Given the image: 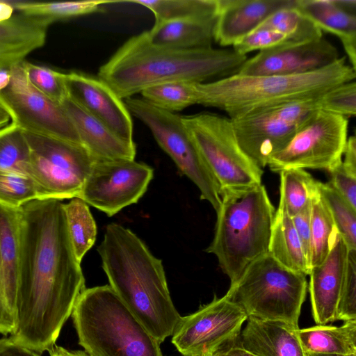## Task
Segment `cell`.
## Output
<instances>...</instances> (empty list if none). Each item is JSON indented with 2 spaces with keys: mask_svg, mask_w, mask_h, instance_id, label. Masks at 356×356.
Here are the masks:
<instances>
[{
  "mask_svg": "<svg viewBox=\"0 0 356 356\" xmlns=\"http://www.w3.org/2000/svg\"><path fill=\"white\" fill-rule=\"evenodd\" d=\"M17 323L10 338L39 355L56 343L85 278L69 236L63 202L34 200L20 208Z\"/></svg>",
  "mask_w": 356,
  "mask_h": 356,
  "instance_id": "1",
  "label": "cell"
},
{
  "mask_svg": "<svg viewBox=\"0 0 356 356\" xmlns=\"http://www.w3.org/2000/svg\"><path fill=\"white\" fill-rule=\"evenodd\" d=\"M247 56L212 47L176 49L152 44L145 31L127 40L99 69L97 77L122 99L174 82L207 83L239 72Z\"/></svg>",
  "mask_w": 356,
  "mask_h": 356,
  "instance_id": "2",
  "label": "cell"
},
{
  "mask_svg": "<svg viewBox=\"0 0 356 356\" xmlns=\"http://www.w3.org/2000/svg\"><path fill=\"white\" fill-rule=\"evenodd\" d=\"M109 286L159 343L171 335L181 316L168 287L162 261L131 229L108 224L97 248Z\"/></svg>",
  "mask_w": 356,
  "mask_h": 356,
  "instance_id": "3",
  "label": "cell"
},
{
  "mask_svg": "<svg viewBox=\"0 0 356 356\" xmlns=\"http://www.w3.org/2000/svg\"><path fill=\"white\" fill-rule=\"evenodd\" d=\"M339 58L332 64L296 75L238 74L197 83L198 102L224 111L234 119L253 109L296 99L314 97L339 84L352 81L355 71Z\"/></svg>",
  "mask_w": 356,
  "mask_h": 356,
  "instance_id": "4",
  "label": "cell"
},
{
  "mask_svg": "<svg viewBox=\"0 0 356 356\" xmlns=\"http://www.w3.org/2000/svg\"><path fill=\"white\" fill-rule=\"evenodd\" d=\"M213 238L205 250L214 254L234 284L254 260L268 253L275 210L259 185L222 190Z\"/></svg>",
  "mask_w": 356,
  "mask_h": 356,
  "instance_id": "5",
  "label": "cell"
},
{
  "mask_svg": "<svg viewBox=\"0 0 356 356\" xmlns=\"http://www.w3.org/2000/svg\"><path fill=\"white\" fill-rule=\"evenodd\" d=\"M71 315L79 343L90 356H163L161 343L109 285L86 288Z\"/></svg>",
  "mask_w": 356,
  "mask_h": 356,
  "instance_id": "6",
  "label": "cell"
},
{
  "mask_svg": "<svg viewBox=\"0 0 356 356\" xmlns=\"http://www.w3.org/2000/svg\"><path fill=\"white\" fill-rule=\"evenodd\" d=\"M307 289L306 275L267 253L252 262L225 295L248 317L283 322L296 330Z\"/></svg>",
  "mask_w": 356,
  "mask_h": 356,
  "instance_id": "7",
  "label": "cell"
},
{
  "mask_svg": "<svg viewBox=\"0 0 356 356\" xmlns=\"http://www.w3.org/2000/svg\"><path fill=\"white\" fill-rule=\"evenodd\" d=\"M321 95L259 107L231 119L240 147L263 170L270 158L321 110Z\"/></svg>",
  "mask_w": 356,
  "mask_h": 356,
  "instance_id": "8",
  "label": "cell"
},
{
  "mask_svg": "<svg viewBox=\"0 0 356 356\" xmlns=\"http://www.w3.org/2000/svg\"><path fill=\"white\" fill-rule=\"evenodd\" d=\"M125 105L131 115L150 130L161 148L172 159L216 212L221 204L220 186L193 141L181 115L159 108L143 98L129 97Z\"/></svg>",
  "mask_w": 356,
  "mask_h": 356,
  "instance_id": "9",
  "label": "cell"
},
{
  "mask_svg": "<svg viewBox=\"0 0 356 356\" xmlns=\"http://www.w3.org/2000/svg\"><path fill=\"white\" fill-rule=\"evenodd\" d=\"M182 118L221 191L242 189L261 184L263 170L240 147L230 118L211 113Z\"/></svg>",
  "mask_w": 356,
  "mask_h": 356,
  "instance_id": "10",
  "label": "cell"
},
{
  "mask_svg": "<svg viewBox=\"0 0 356 356\" xmlns=\"http://www.w3.org/2000/svg\"><path fill=\"white\" fill-rule=\"evenodd\" d=\"M23 132L30 149L29 176L39 200L77 197L95 160L81 145Z\"/></svg>",
  "mask_w": 356,
  "mask_h": 356,
  "instance_id": "11",
  "label": "cell"
},
{
  "mask_svg": "<svg viewBox=\"0 0 356 356\" xmlns=\"http://www.w3.org/2000/svg\"><path fill=\"white\" fill-rule=\"evenodd\" d=\"M24 61L9 69L10 81L0 92V105L10 115L11 123L24 132L81 145L76 130L62 106L31 85Z\"/></svg>",
  "mask_w": 356,
  "mask_h": 356,
  "instance_id": "12",
  "label": "cell"
},
{
  "mask_svg": "<svg viewBox=\"0 0 356 356\" xmlns=\"http://www.w3.org/2000/svg\"><path fill=\"white\" fill-rule=\"evenodd\" d=\"M348 127L347 118L319 110L270 158L268 165L277 172L288 168L328 171L342 160Z\"/></svg>",
  "mask_w": 356,
  "mask_h": 356,
  "instance_id": "13",
  "label": "cell"
},
{
  "mask_svg": "<svg viewBox=\"0 0 356 356\" xmlns=\"http://www.w3.org/2000/svg\"><path fill=\"white\" fill-rule=\"evenodd\" d=\"M248 316L226 295L180 318L172 343L183 356H211L237 341Z\"/></svg>",
  "mask_w": 356,
  "mask_h": 356,
  "instance_id": "14",
  "label": "cell"
},
{
  "mask_svg": "<svg viewBox=\"0 0 356 356\" xmlns=\"http://www.w3.org/2000/svg\"><path fill=\"white\" fill-rule=\"evenodd\" d=\"M154 177V169L135 159L95 160L77 197L113 216L136 204Z\"/></svg>",
  "mask_w": 356,
  "mask_h": 356,
  "instance_id": "15",
  "label": "cell"
},
{
  "mask_svg": "<svg viewBox=\"0 0 356 356\" xmlns=\"http://www.w3.org/2000/svg\"><path fill=\"white\" fill-rule=\"evenodd\" d=\"M339 58L337 48L325 38L286 42L259 51L248 58L238 74L296 75L325 67Z\"/></svg>",
  "mask_w": 356,
  "mask_h": 356,
  "instance_id": "16",
  "label": "cell"
},
{
  "mask_svg": "<svg viewBox=\"0 0 356 356\" xmlns=\"http://www.w3.org/2000/svg\"><path fill=\"white\" fill-rule=\"evenodd\" d=\"M67 96L125 140L133 142L131 115L103 81L77 72L63 73Z\"/></svg>",
  "mask_w": 356,
  "mask_h": 356,
  "instance_id": "17",
  "label": "cell"
},
{
  "mask_svg": "<svg viewBox=\"0 0 356 356\" xmlns=\"http://www.w3.org/2000/svg\"><path fill=\"white\" fill-rule=\"evenodd\" d=\"M20 223V209L0 205V333L4 335L16 328Z\"/></svg>",
  "mask_w": 356,
  "mask_h": 356,
  "instance_id": "18",
  "label": "cell"
},
{
  "mask_svg": "<svg viewBox=\"0 0 356 356\" xmlns=\"http://www.w3.org/2000/svg\"><path fill=\"white\" fill-rule=\"evenodd\" d=\"M348 251L344 240L338 234L325 259L310 270L309 292L313 318L317 325L336 321Z\"/></svg>",
  "mask_w": 356,
  "mask_h": 356,
  "instance_id": "19",
  "label": "cell"
},
{
  "mask_svg": "<svg viewBox=\"0 0 356 356\" xmlns=\"http://www.w3.org/2000/svg\"><path fill=\"white\" fill-rule=\"evenodd\" d=\"M296 0H218L214 40L234 45L259 26L270 15L291 6Z\"/></svg>",
  "mask_w": 356,
  "mask_h": 356,
  "instance_id": "20",
  "label": "cell"
},
{
  "mask_svg": "<svg viewBox=\"0 0 356 356\" xmlns=\"http://www.w3.org/2000/svg\"><path fill=\"white\" fill-rule=\"evenodd\" d=\"M78 134L81 145L95 160L135 159L136 144L115 134L68 96L60 104Z\"/></svg>",
  "mask_w": 356,
  "mask_h": 356,
  "instance_id": "21",
  "label": "cell"
},
{
  "mask_svg": "<svg viewBox=\"0 0 356 356\" xmlns=\"http://www.w3.org/2000/svg\"><path fill=\"white\" fill-rule=\"evenodd\" d=\"M53 22L40 16L16 12L0 23V70L10 69L42 47Z\"/></svg>",
  "mask_w": 356,
  "mask_h": 356,
  "instance_id": "22",
  "label": "cell"
},
{
  "mask_svg": "<svg viewBox=\"0 0 356 356\" xmlns=\"http://www.w3.org/2000/svg\"><path fill=\"white\" fill-rule=\"evenodd\" d=\"M238 337L239 346L255 356H305L295 329L274 321L248 317Z\"/></svg>",
  "mask_w": 356,
  "mask_h": 356,
  "instance_id": "23",
  "label": "cell"
},
{
  "mask_svg": "<svg viewBox=\"0 0 356 356\" xmlns=\"http://www.w3.org/2000/svg\"><path fill=\"white\" fill-rule=\"evenodd\" d=\"M216 17L190 18L154 23L145 34L155 46L190 49L212 47Z\"/></svg>",
  "mask_w": 356,
  "mask_h": 356,
  "instance_id": "24",
  "label": "cell"
},
{
  "mask_svg": "<svg viewBox=\"0 0 356 356\" xmlns=\"http://www.w3.org/2000/svg\"><path fill=\"white\" fill-rule=\"evenodd\" d=\"M295 7L321 31L339 38L356 71V15L341 9L334 0H296Z\"/></svg>",
  "mask_w": 356,
  "mask_h": 356,
  "instance_id": "25",
  "label": "cell"
},
{
  "mask_svg": "<svg viewBox=\"0 0 356 356\" xmlns=\"http://www.w3.org/2000/svg\"><path fill=\"white\" fill-rule=\"evenodd\" d=\"M295 332L305 353L356 354V319L341 326L316 325Z\"/></svg>",
  "mask_w": 356,
  "mask_h": 356,
  "instance_id": "26",
  "label": "cell"
},
{
  "mask_svg": "<svg viewBox=\"0 0 356 356\" xmlns=\"http://www.w3.org/2000/svg\"><path fill=\"white\" fill-rule=\"evenodd\" d=\"M268 253L285 268L309 275V267L292 219L282 209L275 211Z\"/></svg>",
  "mask_w": 356,
  "mask_h": 356,
  "instance_id": "27",
  "label": "cell"
},
{
  "mask_svg": "<svg viewBox=\"0 0 356 356\" xmlns=\"http://www.w3.org/2000/svg\"><path fill=\"white\" fill-rule=\"evenodd\" d=\"M279 172L280 200L278 208L292 218L310 204L318 193V181L301 168H288Z\"/></svg>",
  "mask_w": 356,
  "mask_h": 356,
  "instance_id": "28",
  "label": "cell"
},
{
  "mask_svg": "<svg viewBox=\"0 0 356 356\" xmlns=\"http://www.w3.org/2000/svg\"><path fill=\"white\" fill-rule=\"evenodd\" d=\"M143 6L154 15L155 23L190 18L216 17L218 0H129L118 3Z\"/></svg>",
  "mask_w": 356,
  "mask_h": 356,
  "instance_id": "29",
  "label": "cell"
},
{
  "mask_svg": "<svg viewBox=\"0 0 356 356\" xmlns=\"http://www.w3.org/2000/svg\"><path fill=\"white\" fill-rule=\"evenodd\" d=\"M63 209L69 236L77 259L81 260L93 246L97 237V225L88 205L79 197L64 204Z\"/></svg>",
  "mask_w": 356,
  "mask_h": 356,
  "instance_id": "30",
  "label": "cell"
},
{
  "mask_svg": "<svg viewBox=\"0 0 356 356\" xmlns=\"http://www.w3.org/2000/svg\"><path fill=\"white\" fill-rule=\"evenodd\" d=\"M118 1H77L60 2L14 1L16 12L50 19L53 22L105 10V5Z\"/></svg>",
  "mask_w": 356,
  "mask_h": 356,
  "instance_id": "31",
  "label": "cell"
},
{
  "mask_svg": "<svg viewBox=\"0 0 356 356\" xmlns=\"http://www.w3.org/2000/svg\"><path fill=\"white\" fill-rule=\"evenodd\" d=\"M310 219L312 269L325 259L339 233L319 193L312 200Z\"/></svg>",
  "mask_w": 356,
  "mask_h": 356,
  "instance_id": "32",
  "label": "cell"
},
{
  "mask_svg": "<svg viewBox=\"0 0 356 356\" xmlns=\"http://www.w3.org/2000/svg\"><path fill=\"white\" fill-rule=\"evenodd\" d=\"M30 149L23 131L13 123L0 129V173L29 176Z\"/></svg>",
  "mask_w": 356,
  "mask_h": 356,
  "instance_id": "33",
  "label": "cell"
},
{
  "mask_svg": "<svg viewBox=\"0 0 356 356\" xmlns=\"http://www.w3.org/2000/svg\"><path fill=\"white\" fill-rule=\"evenodd\" d=\"M295 3L280 9L261 25L284 35L288 42H302L323 37L322 31L295 7Z\"/></svg>",
  "mask_w": 356,
  "mask_h": 356,
  "instance_id": "34",
  "label": "cell"
},
{
  "mask_svg": "<svg viewBox=\"0 0 356 356\" xmlns=\"http://www.w3.org/2000/svg\"><path fill=\"white\" fill-rule=\"evenodd\" d=\"M197 83L174 82L165 83L145 90L140 94L143 99L154 106L175 113L197 104Z\"/></svg>",
  "mask_w": 356,
  "mask_h": 356,
  "instance_id": "35",
  "label": "cell"
},
{
  "mask_svg": "<svg viewBox=\"0 0 356 356\" xmlns=\"http://www.w3.org/2000/svg\"><path fill=\"white\" fill-rule=\"evenodd\" d=\"M319 195L349 250H356V209L328 182H318Z\"/></svg>",
  "mask_w": 356,
  "mask_h": 356,
  "instance_id": "36",
  "label": "cell"
},
{
  "mask_svg": "<svg viewBox=\"0 0 356 356\" xmlns=\"http://www.w3.org/2000/svg\"><path fill=\"white\" fill-rule=\"evenodd\" d=\"M34 200H39V195L29 176L0 173V205L18 209Z\"/></svg>",
  "mask_w": 356,
  "mask_h": 356,
  "instance_id": "37",
  "label": "cell"
},
{
  "mask_svg": "<svg viewBox=\"0 0 356 356\" xmlns=\"http://www.w3.org/2000/svg\"><path fill=\"white\" fill-rule=\"evenodd\" d=\"M24 65L29 81L42 94L59 104L67 97L63 72L25 60Z\"/></svg>",
  "mask_w": 356,
  "mask_h": 356,
  "instance_id": "38",
  "label": "cell"
},
{
  "mask_svg": "<svg viewBox=\"0 0 356 356\" xmlns=\"http://www.w3.org/2000/svg\"><path fill=\"white\" fill-rule=\"evenodd\" d=\"M320 108L346 118L356 113V83L355 81L336 86L319 97Z\"/></svg>",
  "mask_w": 356,
  "mask_h": 356,
  "instance_id": "39",
  "label": "cell"
},
{
  "mask_svg": "<svg viewBox=\"0 0 356 356\" xmlns=\"http://www.w3.org/2000/svg\"><path fill=\"white\" fill-rule=\"evenodd\" d=\"M356 319V250H349L337 307L336 321Z\"/></svg>",
  "mask_w": 356,
  "mask_h": 356,
  "instance_id": "40",
  "label": "cell"
},
{
  "mask_svg": "<svg viewBox=\"0 0 356 356\" xmlns=\"http://www.w3.org/2000/svg\"><path fill=\"white\" fill-rule=\"evenodd\" d=\"M288 42L280 32L260 25L233 45V49L246 56L255 50H265Z\"/></svg>",
  "mask_w": 356,
  "mask_h": 356,
  "instance_id": "41",
  "label": "cell"
},
{
  "mask_svg": "<svg viewBox=\"0 0 356 356\" xmlns=\"http://www.w3.org/2000/svg\"><path fill=\"white\" fill-rule=\"evenodd\" d=\"M328 172L330 175L328 183L356 209V175L345 168L342 160Z\"/></svg>",
  "mask_w": 356,
  "mask_h": 356,
  "instance_id": "42",
  "label": "cell"
},
{
  "mask_svg": "<svg viewBox=\"0 0 356 356\" xmlns=\"http://www.w3.org/2000/svg\"><path fill=\"white\" fill-rule=\"evenodd\" d=\"M312 202V201H311ZM311 202L303 210L292 217V221L302 246L311 270Z\"/></svg>",
  "mask_w": 356,
  "mask_h": 356,
  "instance_id": "43",
  "label": "cell"
},
{
  "mask_svg": "<svg viewBox=\"0 0 356 356\" xmlns=\"http://www.w3.org/2000/svg\"><path fill=\"white\" fill-rule=\"evenodd\" d=\"M0 356H40V355L19 345L9 337L0 339Z\"/></svg>",
  "mask_w": 356,
  "mask_h": 356,
  "instance_id": "44",
  "label": "cell"
},
{
  "mask_svg": "<svg viewBox=\"0 0 356 356\" xmlns=\"http://www.w3.org/2000/svg\"><path fill=\"white\" fill-rule=\"evenodd\" d=\"M343 154V165L349 172L356 175V138L354 135L348 138Z\"/></svg>",
  "mask_w": 356,
  "mask_h": 356,
  "instance_id": "45",
  "label": "cell"
},
{
  "mask_svg": "<svg viewBox=\"0 0 356 356\" xmlns=\"http://www.w3.org/2000/svg\"><path fill=\"white\" fill-rule=\"evenodd\" d=\"M211 356H255L246 351L236 343L222 348Z\"/></svg>",
  "mask_w": 356,
  "mask_h": 356,
  "instance_id": "46",
  "label": "cell"
},
{
  "mask_svg": "<svg viewBox=\"0 0 356 356\" xmlns=\"http://www.w3.org/2000/svg\"><path fill=\"white\" fill-rule=\"evenodd\" d=\"M48 352L49 356H90L86 351L69 350L56 344Z\"/></svg>",
  "mask_w": 356,
  "mask_h": 356,
  "instance_id": "47",
  "label": "cell"
},
{
  "mask_svg": "<svg viewBox=\"0 0 356 356\" xmlns=\"http://www.w3.org/2000/svg\"><path fill=\"white\" fill-rule=\"evenodd\" d=\"M13 2L0 0V23L9 19L15 13Z\"/></svg>",
  "mask_w": 356,
  "mask_h": 356,
  "instance_id": "48",
  "label": "cell"
},
{
  "mask_svg": "<svg viewBox=\"0 0 356 356\" xmlns=\"http://www.w3.org/2000/svg\"><path fill=\"white\" fill-rule=\"evenodd\" d=\"M334 1L343 10L356 15L355 0H334Z\"/></svg>",
  "mask_w": 356,
  "mask_h": 356,
  "instance_id": "49",
  "label": "cell"
},
{
  "mask_svg": "<svg viewBox=\"0 0 356 356\" xmlns=\"http://www.w3.org/2000/svg\"><path fill=\"white\" fill-rule=\"evenodd\" d=\"M10 77L9 69L0 70V92L8 86L10 81Z\"/></svg>",
  "mask_w": 356,
  "mask_h": 356,
  "instance_id": "50",
  "label": "cell"
},
{
  "mask_svg": "<svg viewBox=\"0 0 356 356\" xmlns=\"http://www.w3.org/2000/svg\"><path fill=\"white\" fill-rule=\"evenodd\" d=\"M10 118L7 111L0 105V129L8 125Z\"/></svg>",
  "mask_w": 356,
  "mask_h": 356,
  "instance_id": "51",
  "label": "cell"
},
{
  "mask_svg": "<svg viewBox=\"0 0 356 356\" xmlns=\"http://www.w3.org/2000/svg\"><path fill=\"white\" fill-rule=\"evenodd\" d=\"M305 356H356L353 355H337V354H325V353H305Z\"/></svg>",
  "mask_w": 356,
  "mask_h": 356,
  "instance_id": "52",
  "label": "cell"
}]
</instances>
